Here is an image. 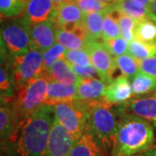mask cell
Listing matches in <instances>:
<instances>
[{
  "label": "cell",
  "instance_id": "1",
  "mask_svg": "<svg viewBox=\"0 0 156 156\" xmlns=\"http://www.w3.org/2000/svg\"><path fill=\"white\" fill-rule=\"evenodd\" d=\"M54 118V107L44 104L26 119L18 137V155L46 156Z\"/></svg>",
  "mask_w": 156,
  "mask_h": 156
},
{
  "label": "cell",
  "instance_id": "2",
  "mask_svg": "<svg viewBox=\"0 0 156 156\" xmlns=\"http://www.w3.org/2000/svg\"><path fill=\"white\" fill-rule=\"evenodd\" d=\"M121 113L112 156H137L151 148L154 141L153 125L140 117Z\"/></svg>",
  "mask_w": 156,
  "mask_h": 156
},
{
  "label": "cell",
  "instance_id": "3",
  "mask_svg": "<svg viewBox=\"0 0 156 156\" xmlns=\"http://www.w3.org/2000/svg\"><path fill=\"white\" fill-rule=\"evenodd\" d=\"M103 99L90 101L87 130L95 138L103 156H112L119 119Z\"/></svg>",
  "mask_w": 156,
  "mask_h": 156
},
{
  "label": "cell",
  "instance_id": "4",
  "mask_svg": "<svg viewBox=\"0 0 156 156\" xmlns=\"http://www.w3.org/2000/svg\"><path fill=\"white\" fill-rule=\"evenodd\" d=\"M49 82L50 79L48 75L43 73L17 90L12 108L14 117L12 141L20 134L26 119L45 103Z\"/></svg>",
  "mask_w": 156,
  "mask_h": 156
},
{
  "label": "cell",
  "instance_id": "5",
  "mask_svg": "<svg viewBox=\"0 0 156 156\" xmlns=\"http://www.w3.org/2000/svg\"><path fill=\"white\" fill-rule=\"evenodd\" d=\"M53 107L55 117L76 143L87 130L90 101L78 99L65 101L57 102Z\"/></svg>",
  "mask_w": 156,
  "mask_h": 156
},
{
  "label": "cell",
  "instance_id": "6",
  "mask_svg": "<svg viewBox=\"0 0 156 156\" xmlns=\"http://www.w3.org/2000/svg\"><path fill=\"white\" fill-rule=\"evenodd\" d=\"M31 25L23 17L13 18L2 24L1 37L12 56L27 53L30 49Z\"/></svg>",
  "mask_w": 156,
  "mask_h": 156
},
{
  "label": "cell",
  "instance_id": "7",
  "mask_svg": "<svg viewBox=\"0 0 156 156\" xmlns=\"http://www.w3.org/2000/svg\"><path fill=\"white\" fill-rule=\"evenodd\" d=\"M44 53L30 48L27 53L14 57L13 84L17 90L43 74Z\"/></svg>",
  "mask_w": 156,
  "mask_h": 156
},
{
  "label": "cell",
  "instance_id": "8",
  "mask_svg": "<svg viewBox=\"0 0 156 156\" xmlns=\"http://www.w3.org/2000/svg\"><path fill=\"white\" fill-rule=\"evenodd\" d=\"M86 50L89 52L91 57L92 64L95 66L98 73V76L107 83V85L111 83L114 80L113 75L117 66L115 58L107 50L103 43L89 39Z\"/></svg>",
  "mask_w": 156,
  "mask_h": 156
},
{
  "label": "cell",
  "instance_id": "9",
  "mask_svg": "<svg viewBox=\"0 0 156 156\" xmlns=\"http://www.w3.org/2000/svg\"><path fill=\"white\" fill-rule=\"evenodd\" d=\"M56 6L52 0H28L22 17L30 24L55 22Z\"/></svg>",
  "mask_w": 156,
  "mask_h": 156
},
{
  "label": "cell",
  "instance_id": "10",
  "mask_svg": "<svg viewBox=\"0 0 156 156\" xmlns=\"http://www.w3.org/2000/svg\"><path fill=\"white\" fill-rule=\"evenodd\" d=\"M74 144L70 134L55 117L46 156H69Z\"/></svg>",
  "mask_w": 156,
  "mask_h": 156
},
{
  "label": "cell",
  "instance_id": "11",
  "mask_svg": "<svg viewBox=\"0 0 156 156\" xmlns=\"http://www.w3.org/2000/svg\"><path fill=\"white\" fill-rule=\"evenodd\" d=\"M119 111L140 117L156 127V95L129 100Z\"/></svg>",
  "mask_w": 156,
  "mask_h": 156
},
{
  "label": "cell",
  "instance_id": "12",
  "mask_svg": "<svg viewBox=\"0 0 156 156\" xmlns=\"http://www.w3.org/2000/svg\"><path fill=\"white\" fill-rule=\"evenodd\" d=\"M55 22L46 21L31 25L30 29V48L40 50L43 53L56 44Z\"/></svg>",
  "mask_w": 156,
  "mask_h": 156
},
{
  "label": "cell",
  "instance_id": "13",
  "mask_svg": "<svg viewBox=\"0 0 156 156\" xmlns=\"http://www.w3.org/2000/svg\"><path fill=\"white\" fill-rule=\"evenodd\" d=\"M84 14L75 1H68L56 6V28L70 30L83 25Z\"/></svg>",
  "mask_w": 156,
  "mask_h": 156
},
{
  "label": "cell",
  "instance_id": "14",
  "mask_svg": "<svg viewBox=\"0 0 156 156\" xmlns=\"http://www.w3.org/2000/svg\"><path fill=\"white\" fill-rule=\"evenodd\" d=\"M132 95V84L128 77L121 76L107 85L102 99L110 105H122L131 99Z\"/></svg>",
  "mask_w": 156,
  "mask_h": 156
},
{
  "label": "cell",
  "instance_id": "15",
  "mask_svg": "<svg viewBox=\"0 0 156 156\" xmlns=\"http://www.w3.org/2000/svg\"><path fill=\"white\" fill-rule=\"evenodd\" d=\"M56 42L64 46L67 50H86L89 42V37L83 25L77 26L70 30L56 28Z\"/></svg>",
  "mask_w": 156,
  "mask_h": 156
},
{
  "label": "cell",
  "instance_id": "16",
  "mask_svg": "<svg viewBox=\"0 0 156 156\" xmlns=\"http://www.w3.org/2000/svg\"><path fill=\"white\" fill-rule=\"evenodd\" d=\"M77 85L76 84H64L50 81L48 85V93L44 104L54 105L60 101L76 99Z\"/></svg>",
  "mask_w": 156,
  "mask_h": 156
},
{
  "label": "cell",
  "instance_id": "17",
  "mask_svg": "<svg viewBox=\"0 0 156 156\" xmlns=\"http://www.w3.org/2000/svg\"><path fill=\"white\" fill-rule=\"evenodd\" d=\"M106 84L101 79L97 78L82 80L77 85L76 99L83 101L101 100L105 93Z\"/></svg>",
  "mask_w": 156,
  "mask_h": 156
},
{
  "label": "cell",
  "instance_id": "18",
  "mask_svg": "<svg viewBox=\"0 0 156 156\" xmlns=\"http://www.w3.org/2000/svg\"><path fill=\"white\" fill-rule=\"evenodd\" d=\"M50 81L58 82L64 84H78L81 83L82 79L72 70L69 63L66 61V59H62L57 61L50 68L48 73Z\"/></svg>",
  "mask_w": 156,
  "mask_h": 156
},
{
  "label": "cell",
  "instance_id": "19",
  "mask_svg": "<svg viewBox=\"0 0 156 156\" xmlns=\"http://www.w3.org/2000/svg\"><path fill=\"white\" fill-rule=\"evenodd\" d=\"M69 156H103L95 138L88 130L73 146Z\"/></svg>",
  "mask_w": 156,
  "mask_h": 156
},
{
  "label": "cell",
  "instance_id": "20",
  "mask_svg": "<svg viewBox=\"0 0 156 156\" xmlns=\"http://www.w3.org/2000/svg\"><path fill=\"white\" fill-rule=\"evenodd\" d=\"M104 24V12H93L84 15L83 26L89 40L102 39Z\"/></svg>",
  "mask_w": 156,
  "mask_h": 156
},
{
  "label": "cell",
  "instance_id": "21",
  "mask_svg": "<svg viewBox=\"0 0 156 156\" xmlns=\"http://www.w3.org/2000/svg\"><path fill=\"white\" fill-rule=\"evenodd\" d=\"M133 95H147L156 89V77L139 71L132 78Z\"/></svg>",
  "mask_w": 156,
  "mask_h": 156
},
{
  "label": "cell",
  "instance_id": "22",
  "mask_svg": "<svg viewBox=\"0 0 156 156\" xmlns=\"http://www.w3.org/2000/svg\"><path fill=\"white\" fill-rule=\"evenodd\" d=\"M134 39L147 43L156 44V23L150 17L137 21L134 28Z\"/></svg>",
  "mask_w": 156,
  "mask_h": 156
},
{
  "label": "cell",
  "instance_id": "23",
  "mask_svg": "<svg viewBox=\"0 0 156 156\" xmlns=\"http://www.w3.org/2000/svg\"><path fill=\"white\" fill-rule=\"evenodd\" d=\"M128 55L140 61L156 55V44H147L134 39L128 44Z\"/></svg>",
  "mask_w": 156,
  "mask_h": 156
},
{
  "label": "cell",
  "instance_id": "24",
  "mask_svg": "<svg viewBox=\"0 0 156 156\" xmlns=\"http://www.w3.org/2000/svg\"><path fill=\"white\" fill-rule=\"evenodd\" d=\"M14 132V117L11 108L1 106L0 108V135L2 140H13Z\"/></svg>",
  "mask_w": 156,
  "mask_h": 156
},
{
  "label": "cell",
  "instance_id": "25",
  "mask_svg": "<svg viewBox=\"0 0 156 156\" xmlns=\"http://www.w3.org/2000/svg\"><path fill=\"white\" fill-rule=\"evenodd\" d=\"M115 5L122 13L133 17L136 21L149 17L148 10L135 5L133 0H119Z\"/></svg>",
  "mask_w": 156,
  "mask_h": 156
},
{
  "label": "cell",
  "instance_id": "26",
  "mask_svg": "<svg viewBox=\"0 0 156 156\" xmlns=\"http://www.w3.org/2000/svg\"><path fill=\"white\" fill-rule=\"evenodd\" d=\"M28 0H0L2 18H14L23 13Z\"/></svg>",
  "mask_w": 156,
  "mask_h": 156
},
{
  "label": "cell",
  "instance_id": "27",
  "mask_svg": "<svg viewBox=\"0 0 156 156\" xmlns=\"http://www.w3.org/2000/svg\"><path fill=\"white\" fill-rule=\"evenodd\" d=\"M117 68L121 70L122 76L133 78L140 71L139 61L130 55L125 54L115 58Z\"/></svg>",
  "mask_w": 156,
  "mask_h": 156
},
{
  "label": "cell",
  "instance_id": "28",
  "mask_svg": "<svg viewBox=\"0 0 156 156\" xmlns=\"http://www.w3.org/2000/svg\"><path fill=\"white\" fill-rule=\"evenodd\" d=\"M67 49L61 44L56 42V44L51 47L50 50L44 53V62H43V72L48 73L50 68L52 67L56 62L65 59Z\"/></svg>",
  "mask_w": 156,
  "mask_h": 156
},
{
  "label": "cell",
  "instance_id": "29",
  "mask_svg": "<svg viewBox=\"0 0 156 156\" xmlns=\"http://www.w3.org/2000/svg\"><path fill=\"white\" fill-rule=\"evenodd\" d=\"M108 8L104 11V24H103V33L101 39L102 41L117 38L120 37L122 35L118 19L112 14Z\"/></svg>",
  "mask_w": 156,
  "mask_h": 156
},
{
  "label": "cell",
  "instance_id": "30",
  "mask_svg": "<svg viewBox=\"0 0 156 156\" xmlns=\"http://www.w3.org/2000/svg\"><path fill=\"white\" fill-rule=\"evenodd\" d=\"M102 43L114 58L128 53L129 43L122 37L108 41H102Z\"/></svg>",
  "mask_w": 156,
  "mask_h": 156
},
{
  "label": "cell",
  "instance_id": "31",
  "mask_svg": "<svg viewBox=\"0 0 156 156\" xmlns=\"http://www.w3.org/2000/svg\"><path fill=\"white\" fill-rule=\"evenodd\" d=\"M65 59L68 62L79 65V66H89L92 65L91 57L89 52L84 49L80 50H68Z\"/></svg>",
  "mask_w": 156,
  "mask_h": 156
},
{
  "label": "cell",
  "instance_id": "32",
  "mask_svg": "<svg viewBox=\"0 0 156 156\" xmlns=\"http://www.w3.org/2000/svg\"><path fill=\"white\" fill-rule=\"evenodd\" d=\"M119 26L121 29V34L124 39H126L128 43L134 39V28L137 21L133 17L127 16L125 14H122L118 19Z\"/></svg>",
  "mask_w": 156,
  "mask_h": 156
},
{
  "label": "cell",
  "instance_id": "33",
  "mask_svg": "<svg viewBox=\"0 0 156 156\" xmlns=\"http://www.w3.org/2000/svg\"><path fill=\"white\" fill-rule=\"evenodd\" d=\"M76 3L84 15L93 12H104L110 6L100 0H76Z\"/></svg>",
  "mask_w": 156,
  "mask_h": 156
},
{
  "label": "cell",
  "instance_id": "34",
  "mask_svg": "<svg viewBox=\"0 0 156 156\" xmlns=\"http://www.w3.org/2000/svg\"><path fill=\"white\" fill-rule=\"evenodd\" d=\"M0 89L2 100L11 101V82L10 74L8 73L6 68L1 67L0 69Z\"/></svg>",
  "mask_w": 156,
  "mask_h": 156
},
{
  "label": "cell",
  "instance_id": "35",
  "mask_svg": "<svg viewBox=\"0 0 156 156\" xmlns=\"http://www.w3.org/2000/svg\"><path fill=\"white\" fill-rule=\"evenodd\" d=\"M69 65H70L73 71L76 73V75L78 76L82 80L95 78L96 75L98 76V73H97L95 66L93 64L89 65V66H79V65L69 63Z\"/></svg>",
  "mask_w": 156,
  "mask_h": 156
},
{
  "label": "cell",
  "instance_id": "36",
  "mask_svg": "<svg viewBox=\"0 0 156 156\" xmlns=\"http://www.w3.org/2000/svg\"><path fill=\"white\" fill-rule=\"evenodd\" d=\"M140 71L156 77V55L139 61Z\"/></svg>",
  "mask_w": 156,
  "mask_h": 156
},
{
  "label": "cell",
  "instance_id": "37",
  "mask_svg": "<svg viewBox=\"0 0 156 156\" xmlns=\"http://www.w3.org/2000/svg\"><path fill=\"white\" fill-rule=\"evenodd\" d=\"M133 2L140 7L147 8L148 10V7L154 2V0H133Z\"/></svg>",
  "mask_w": 156,
  "mask_h": 156
},
{
  "label": "cell",
  "instance_id": "38",
  "mask_svg": "<svg viewBox=\"0 0 156 156\" xmlns=\"http://www.w3.org/2000/svg\"><path fill=\"white\" fill-rule=\"evenodd\" d=\"M137 156H156V147H151L145 152L140 154Z\"/></svg>",
  "mask_w": 156,
  "mask_h": 156
},
{
  "label": "cell",
  "instance_id": "39",
  "mask_svg": "<svg viewBox=\"0 0 156 156\" xmlns=\"http://www.w3.org/2000/svg\"><path fill=\"white\" fill-rule=\"evenodd\" d=\"M148 11L150 15L156 17V0H154V2L148 7Z\"/></svg>",
  "mask_w": 156,
  "mask_h": 156
},
{
  "label": "cell",
  "instance_id": "40",
  "mask_svg": "<svg viewBox=\"0 0 156 156\" xmlns=\"http://www.w3.org/2000/svg\"><path fill=\"white\" fill-rule=\"evenodd\" d=\"M100 1L103 2V3H105V4H107V5H115L119 0H100Z\"/></svg>",
  "mask_w": 156,
  "mask_h": 156
},
{
  "label": "cell",
  "instance_id": "41",
  "mask_svg": "<svg viewBox=\"0 0 156 156\" xmlns=\"http://www.w3.org/2000/svg\"><path fill=\"white\" fill-rule=\"evenodd\" d=\"M54 2V4L56 5V6L61 5L62 3H65V2H68V1H74V0H52Z\"/></svg>",
  "mask_w": 156,
  "mask_h": 156
},
{
  "label": "cell",
  "instance_id": "42",
  "mask_svg": "<svg viewBox=\"0 0 156 156\" xmlns=\"http://www.w3.org/2000/svg\"><path fill=\"white\" fill-rule=\"evenodd\" d=\"M149 17H150L151 19H153V20L156 23V17H154V16H152V15H150V14H149Z\"/></svg>",
  "mask_w": 156,
  "mask_h": 156
},
{
  "label": "cell",
  "instance_id": "43",
  "mask_svg": "<svg viewBox=\"0 0 156 156\" xmlns=\"http://www.w3.org/2000/svg\"><path fill=\"white\" fill-rule=\"evenodd\" d=\"M74 1H75V2H76V0H74Z\"/></svg>",
  "mask_w": 156,
  "mask_h": 156
},
{
  "label": "cell",
  "instance_id": "44",
  "mask_svg": "<svg viewBox=\"0 0 156 156\" xmlns=\"http://www.w3.org/2000/svg\"><path fill=\"white\" fill-rule=\"evenodd\" d=\"M155 95H156V92H155Z\"/></svg>",
  "mask_w": 156,
  "mask_h": 156
}]
</instances>
